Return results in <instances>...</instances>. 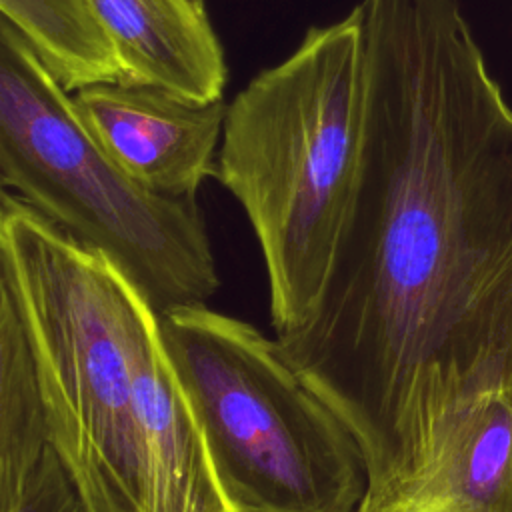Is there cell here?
Returning a JSON list of instances; mask_svg holds the SVG:
<instances>
[{"label": "cell", "instance_id": "1", "mask_svg": "<svg viewBox=\"0 0 512 512\" xmlns=\"http://www.w3.org/2000/svg\"><path fill=\"white\" fill-rule=\"evenodd\" d=\"M354 194L308 320L278 336L356 436L370 504L512 396V106L458 0H362Z\"/></svg>", "mask_w": 512, "mask_h": 512}, {"label": "cell", "instance_id": "2", "mask_svg": "<svg viewBox=\"0 0 512 512\" xmlns=\"http://www.w3.org/2000/svg\"><path fill=\"white\" fill-rule=\"evenodd\" d=\"M0 292L22 324L48 432L84 512H152L142 354L162 314L114 260L10 190Z\"/></svg>", "mask_w": 512, "mask_h": 512}, {"label": "cell", "instance_id": "3", "mask_svg": "<svg viewBox=\"0 0 512 512\" xmlns=\"http://www.w3.org/2000/svg\"><path fill=\"white\" fill-rule=\"evenodd\" d=\"M362 94L358 4L308 28L228 104L216 178L258 240L276 338L308 320L326 286L356 184Z\"/></svg>", "mask_w": 512, "mask_h": 512}, {"label": "cell", "instance_id": "4", "mask_svg": "<svg viewBox=\"0 0 512 512\" xmlns=\"http://www.w3.org/2000/svg\"><path fill=\"white\" fill-rule=\"evenodd\" d=\"M162 334L234 512H358L364 452L276 338L208 304L166 310Z\"/></svg>", "mask_w": 512, "mask_h": 512}, {"label": "cell", "instance_id": "5", "mask_svg": "<svg viewBox=\"0 0 512 512\" xmlns=\"http://www.w3.org/2000/svg\"><path fill=\"white\" fill-rule=\"evenodd\" d=\"M0 178L78 242L106 254L164 314L208 304L220 276L196 198L154 192L94 138L74 100L0 20Z\"/></svg>", "mask_w": 512, "mask_h": 512}, {"label": "cell", "instance_id": "6", "mask_svg": "<svg viewBox=\"0 0 512 512\" xmlns=\"http://www.w3.org/2000/svg\"><path fill=\"white\" fill-rule=\"evenodd\" d=\"M74 106L100 146L146 188L196 198L216 176V146L228 104L194 102L174 92L108 82L78 90Z\"/></svg>", "mask_w": 512, "mask_h": 512}, {"label": "cell", "instance_id": "7", "mask_svg": "<svg viewBox=\"0 0 512 512\" xmlns=\"http://www.w3.org/2000/svg\"><path fill=\"white\" fill-rule=\"evenodd\" d=\"M90 2L118 50L124 82L194 102L222 100L228 66L204 0Z\"/></svg>", "mask_w": 512, "mask_h": 512}, {"label": "cell", "instance_id": "8", "mask_svg": "<svg viewBox=\"0 0 512 512\" xmlns=\"http://www.w3.org/2000/svg\"><path fill=\"white\" fill-rule=\"evenodd\" d=\"M358 512H512V396L464 412L416 476Z\"/></svg>", "mask_w": 512, "mask_h": 512}, {"label": "cell", "instance_id": "9", "mask_svg": "<svg viewBox=\"0 0 512 512\" xmlns=\"http://www.w3.org/2000/svg\"><path fill=\"white\" fill-rule=\"evenodd\" d=\"M0 512H84L54 448L30 350L10 298L0 292Z\"/></svg>", "mask_w": 512, "mask_h": 512}, {"label": "cell", "instance_id": "10", "mask_svg": "<svg viewBox=\"0 0 512 512\" xmlns=\"http://www.w3.org/2000/svg\"><path fill=\"white\" fill-rule=\"evenodd\" d=\"M0 20L64 90L124 82L118 50L90 0H0Z\"/></svg>", "mask_w": 512, "mask_h": 512}]
</instances>
